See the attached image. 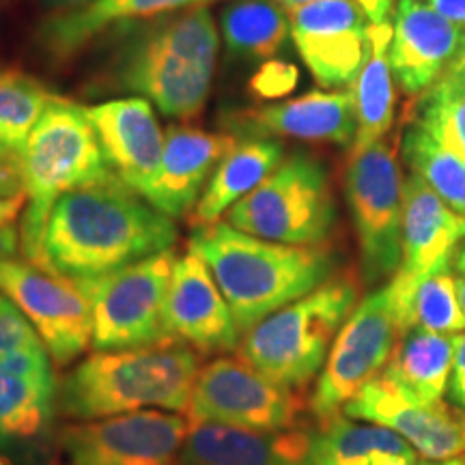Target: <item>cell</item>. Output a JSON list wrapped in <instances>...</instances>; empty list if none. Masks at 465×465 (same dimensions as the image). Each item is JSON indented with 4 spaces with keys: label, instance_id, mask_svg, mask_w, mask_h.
Here are the masks:
<instances>
[{
    "label": "cell",
    "instance_id": "obj_13",
    "mask_svg": "<svg viewBox=\"0 0 465 465\" xmlns=\"http://www.w3.org/2000/svg\"><path fill=\"white\" fill-rule=\"evenodd\" d=\"M0 293L20 308L56 364L80 358L93 342L91 308L72 281L28 261H0Z\"/></svg>",
    "mask_w": 465,
    "mask_h": 465
},
{
    "label": "cell",
    "instance_id": "obj_47",
    "mask_svg": "<svg viewBox=\"0 0 465 465\" xmlns=\"http://www.w3.org/2000/svg\"><path fill=\"white\" fill-rule=\"evenodd\" d=\"M418 465H438V463H429V461H422V463H418Z\"/></svg>",
    "mask_w": 465,
    "mask_h": 465
},
{
    "label": "cell",
    "instance_id": "obj_4",
    "mask_svg": "<svg viewBox=\"0 0 465 465\" xmlns=\"http://www.w3.org/2000/svg\"><path fill=\"white\" fill-rule=\"evenodd\" d=\"M218 58V28L207 7L185 9L130 37L114 63L119 89L138 93L173 119L205 106Z\"/></svg>",
    "mask_w": 465,
    "mask_h": 465
},
{
    "label": "cell",
    "instance_id": "obj_31",
    "mask_svg": "<svg viewBox=\"0 0 465 465\" xmlns=\"http://www.w3.org/2000/svg\"><path fill=\"white\" fill-rule=\"evenodd\" d=\"M56 95L20 72H0V158L15 160Z\"/></svg>",
    "mask_w": 465,
    "mask_h": 465
},
{
    "label": "cell",
    "instance_id": "obj_25",
    "mask_svg": "<svg viewBox=\"0 0 465 465\" xmlns=\"http://www.w3.org/2000/svg\"><path fill=\"white\" fill-rule=\"evenodd\" d=\"M284 160V147L274 138H246L237 143L226 158L220 162L216 171L203 190L194 212L192 224L207 226L220 223L243 196L270 177Z\"/></svg>",
    "mask_w": 465,
    "mask_h": 465
},
{
    "label": "cell",
    "instance_id": "obj_18",
    "mask_svg": "<svg viewBox=\"0 0 465 465\" xmlns=\"http://www.w3.org/2000/svg\"><path fill=\"white\" fill-rule=\"evenodd\" d=\"M465 31L424 0H399L392 22L391 67L407 95L429 91L452 65Z\"/></svg>",
    "mask_w": 465,
    "mask_h": 465
},
{
    "label": "cell",
    "instance_id": "obj_48",
    "mask_svg": "<svg viewBox=\"0 0 465 465\" xmlns=\"http://www.w3.org/2000/svg\"><path fill=\"white\" fill-rule=\"evenodd\" d=\"M0 465H7V463H5V461H3V459H0Z\"/></svg>",
    "mask_w": 465,
    "mask_h": 465
},
{
    "label": "cell",
    "instance_id": "obj_11",
    "mask_svg": "<svg viewBox=\"0 0 465 465\" xmlns=\"http://www.w3.org/2000/svg\"><path fill=\"white\" fill-rule=\"evenodd\" d=\"M304 407L298 391L267 380L246 360L220 356L199 371L188 416L257 431H289L298 429Z\"/></svg>",
    "mask_w": 465,
    "mask_h": 465
},
{
    "label": "cell",
    "instance_id": "obj_26",
    "mask_svg": "<svg viewBox=\"0 0 465 465\" xmlns=\"http://www.w3.org/2000/svg\"><path fill=\"white\" fill-rule=\"evenodd\" d=\"M392 25H369L366 28V56L351 86L356 108V141L351 151H362L386 138L394 121V84L391 67Z\"/></svg>",
    "mask_w": 465,
    "mask_h": 465
},
{
    "label": "cell",
    "instance_id": "obj_3",
    "mask_svg": "<svg viewBox=\"0 0 465 465\" xmlns=\"http://www.w3.org/2000/svg\"><path fill=\"white\" fill-rule=\"evenodd\" d=\"M201 371L199 351L179 341L95 351L58 388V410L78 422L143 410L188 411Z\"/></svg>",
    "mask_w": 465,
    "mask_h": 465
},
{
    "label": "cell",
    "instance_id": "obj_33",
    "mask_svg": "<svg viewBox=\"0 0 465 465\" xmlns=\"http://www.w3.org/2000/svg\"><path fill=\"white\" fill-rule=\"evenodd\" d=\"M416 124L465 160V75L444 72L424 91Z\"/></svg>",
    "mask_w": 465,
    "mask_h": 465
},
{
    "label": "cell",
    "instance_id": "obj_6",
    "mask_svg": "<svg viewBox=\"0 0 465 465\" xmlns=\"http://www.w3.org/2000/svg\"><path fill=\"white\" fill-rule=\"evenodd\" d=\"M356 306V282L330 278L250 328L242 336L240 358L278 386L300 392L322 373L336 334Z\"/></svg>",
    "mask_w": 465,
    "mask_h": 465
},
{
    "label": "cell",
    "instance_id": "obj_42",
    "mask_svg": "<svg viewBox=\"0 0 465 465\" xmlns=\"http://www.w3.org/2000/svg\"><path fill=\"white\" fill-rule=\"evenodd\" d=\"M25 207H26V196L25 194L0 196V226L15 223V218L20 216V212Z\"/></svg>",
    "mask_w": 465,
    "mask_h": 465
},
{
    "label": "cell",
    "instance_id": "obj_39",
    "mask_svg": "<svg viewBox=\"0 0 465 465\" xmlns=\"http://www.w3.org/2000/svg\"><path fill=\"white\" fill-rule=\"evenodd\" d=\"M450 270H452V278H455V291H457L459 306H461V311L465 315V240L459 243L455 254H452Z\"/></svg>",
    "mask_w": 465,
    "mask_h": 465
},
{
    "label": "cell",
    "instance_id": "obj_36",
    "mask_svg": "<svg viewBox=\"0 0 465 465\" xmlns=\"http://www.w3.org/2000/svg\"><path fill=\"white\" fill-rule=\"evenodd\" d=\"M446 394H449V403L465 410V332L457 336L455 358H452V371Z\"/></svg>",
    "mask_w": 465,
    "mask_h": 465
},
{
    "label": "cell",
    "instance_id": "obj_30",
    "mask_svg": "<svg viewBox=\"0 0 465 465\" xmlns=\"http://www.w3.org/2000/svg\"><path fill=\"white\" fill-rule=\"evenodd\" d=\"M220 22L229 54L246 61H270L291 37L289 14L276 0H237Z\"/></svg>",
    "mask_w": 465,
    "mask_h": 465
},
{
    "label": "cell",
    "instance_id": "obj_15",
    "mask_svg": "<svg viewBox=\"0 0 465 465\" xmlns=\"http://www.w3.org/2000/svg\"><path fill=\"white\" fill-rule=\"evenodd\" d=\"M291 39L325 89L351 84L366 56V20L356 0H317L289 14Z\"/></svg>",
    "mask_w": 465,
    "mask_h": 465
},
{
    "label": "cell",
    "instance_id": "obj_17",
    "mask_svg": "<svg viewBox=\"0 0 465 465\" xmlns=\"http://www.w3.org/2000/svg\"><path fill=\"white\" fill-rule=\"evenodd\" d=\"M110 171L127 188L144 196L160 168L166 134L153 104L144 97H121L84 106Z\"/></svg>",
    "mask_w": 465,
    "mask_h": 465
},
{
    "label": "cell",
    "instance_id": "obj_5",
    "mask_svg": "<svg viewBox=\"0 0 465 465\" xmlns=\"http://www.w3.org/2000/svg\"><path fill=\"white\" fill-rule=\"evenodd\" d=\"M17 173L26 196L22 254L33 265L42 257L45 223L54 203L75 188L114 177L84 106L61 97L50 104L28 136L17 155Z\"/></svg>",
    "mask_w": 465,
    "mask_h": 465
},
{
    "label": "cell",
    "instance_id": "obj_37",
    "mask_svg": "<svg viewBox=\"0 0 465 465\" xmlns=\"http://www.w3.org/2000/svg\"><path fill=\"white\" fill-rule=\"evenodd\" d=\"M433 11L465 31V0H424Z\"/></svg>",
    "mask_w": 465,
    "mask_h": 465
},
{
    "label": "cell",
    "instance_id": "obj_14",
    "mask_svg": "<svg viewBox=\"0 0 465 465\" xmlns=\"http://www.w3.org/2000/svg\"><path fill=\"white\" fill-rule=\"evenodd\" d=\"M342 414L392 429L427 461L465 455V410L446 401L420 403L383 373L366 383Z\"/></svg>",
    "mask_w": 465,
    "mask_h": 465
},
{
    "label": "cell",
    "instance_id": "obj_1",
    "mask_svg": "<svg viewBox=\"0 0 465 465\" xmlns=\"http://www.w3.org/2000/svg\"><path fill=\"white\" fill-rule=\"evenodd\" d=\"M174 242V220L113 177L54 203L37 267L65 281H84L155 257Z\"/></svg>",
    "mask_w": 465,
    "mask_h": 465
},
{
    "label": "cell",
    "instance_id": "obj_40",
    "mask_svg": "<svg viewBox=\"0 0 465 465\" xmlns=\"http://www.w3.org/2000/svg\"><path fill=\"white\" fill-rule=\"evenodd\" d=\"M371 25H383L392 14V0H356Z\"/></svg>",
    "mask_w": 465,
    "mask_h": 465
},
{
    "label": "cell",
    "instance_id": "obj_27",
    "mask_svg": "<svg viewBox=\"0 0 465 465\" xmlns=\"http://www.w3.org/2000/svg\"><path fill=\"white\" fill-rule=\"evenodd\" d=\"M457 336L407 330L383 375L420 403H440L449 391Z\"/></svg>",
    "mask_w": 465,
    "mask_h": 465
},
{
    "label": "cell",
    "instance_id": "obj_12",
    "mask_svg": "<svg viewBox=\"0 0 465 465\" xmlns=\"http://www.w3.org/2000/svg\"><path fill=\"white\" fill-rule=\"evenodd\" d=\"M190 420L166 410H143L63 429L72 465H177Z\"/></svg>",
    "mask_w": 465,
    "mask_h": 465
},
{
    "label": "cell",
    "instance_id": "obj_32",
    "mask_svg": "<svg viewBox=\"0 0 465 465\" xmlns=\"http://www.w3.org/2000/svg\"><path fill=\"white\" fill-rule=\"evenodd\" d=\"M403 160L441 201L465 216V160L435 141L420 124L403 136Z\"/></svg>",
    "mask_w": 465,
    "mask_h": 465
},
{
    "label": "cell",
    "instance_id": "obj_44",
    "mask_svg": "<svg viewBox=\"0 0 465 465\" xmlns=\"http://www.w3.org/2000/svg\"><path fill=\"white\" fill-rule=\"evenodd\" d=\"M446 72H455V74L465 75V39H463V45H461V50H459L457 58L452 61V65L446 69Z\"/></svg>",
    "mask_w": 465,
    "mask_h": 465
},
{
    "label": "cell",
    "instance_id": "obj_2",
    "mask_svg": "<svg viewBox=\"0 0 465 465\" xmlns=\"http://www.w3.org/2000/svg\"><path fill=\"white\" fill-rule=\"evenodd\" d=\"M188 250L205 261L242 336L328 282L336 267L328 248L267 242L226 223L196 226Z\"/></svg>",
    "mask_w": 465,
    "mask_h": 465
},
{
    "label": "cell",
    "instance_id": "obj_21",
    "mask_svg": "<svg viewBox=\"0 0 465 465\" xmlns=\"http://www.w3.org/2000/svg\"><path fill=\"white\" fill-rule=\"evenodd\" d=\"M190 420V418H188ZM311 431H257L190 420L177 465H306Z\"/></svg>",
    "mask_w": 465,
    "mask_h": 465
},
{
    "label": "cell",
    "instance_id": "obj_24",
    "mask_svg": "<svg viewBox=\"0 0 465 465\" xmlns=\"http://www.w3.org/2000/svg\"><path fill=\"white\" fill-rule=\"evenodd\" d=\"M201 3L205 0H91L83 7L48 17L39 28V39L48 54L65 61L108 28L190 9Z\"/></svg>",
    "mask_w": 465,
    "mask_h": 465
},
{
    "label": "cell",
    "instance_id": "obj_9",
    "mask_svg": "<svg viewBox=\"0 0 465 465\" xmlns=\"http://www.w3.org/2000/svg\"><path fill=\"white\" fill-rule=\"evenodd\" d=\"M403 182L388 138L349 155L345 201L356 229L362 278L371 287L391 281L399 272Z\"/></svg>",
    "mask_w": 465,
    "mask_h": 465
},
{
    "label": "cell",
    "instance_id": "obj_38",
    "mask_svg": "<svg viewBox=\"0 0 465 465\" xmlns=\"http://www.w3.org/2000/svg\"><path fill=\"white\" fill-rule=\"evenodd\" d=\"M15 194H22L17 162L0 158V196H15Z\"/></svg>",
    "mask_w": 465,
    "mask_h": 465
},
{
    "label": "cell",
    "instance_id": "obj_45",
    "mask_svg": "<svg viewBox=\"0 0 465 465\" xmlns=\"http://www.w3.org/2000/svg\"><path fill=\"white\" fill-rule=\"evenodd\" d=\"M438 465H465V455H459L455 459H449V461H440Z\"/></svg>",
    "mask_w": 465,
    "mask_h": 465
},
{
    "label": "cell",
    "instance_id": "obj_34",
    "mask_svg": "<svg viewBox=\"0 0 465 465\" xmlns=\"http://www.w3.org/2000/svg\"><path fill=\"white\" fill-rule=\"evenodd\" d=\"M35 345H44L42 336L33 328L25 312L0 293V356Z\"/></svg>",
    "mask_w": 465,
    "mask_h": 465
},
{
    "label": "cell",
    "instance_id": "obj_7",
    "mask_svg": "<svg viewBox=\"0 0 465 465\" xmlns=\"http://www.w3.org/2000/svg\"><path fill=\"white\" fill-rule=\"evenodd\" d=\"M224 223L267 242L322 246L336 224L330 174L311 155H289L259 188L229 209Z\"/></svg>",
    "mask_w": 465,
    "mask_h": 465
},
{
    "label": "cell",
    "instance_id": "obj_29",
    "mask_svg": "<svg viewBox=\"0 0 465 465\" xmlns=\"http://www.w3.org/2000/svg\"><path fill=\"white\" fill-rule=\"evenodd\" d=\"M56 407V380H31L0 364V449L42 440L50 431Z\"/></svg>",
    "mask_w": 465,
    "mask_h": 465
},
{
    "label": "cell",
    "instance_id": "obj_41",
    "mask_svg": "<svg viewBox=\"0 0 465 465\" xmlns=\"http://www.w3.org/2000/svg\"><path fill=\"white\" fill-rule=\"evenodd\" d=\"M17 246H22V235L17 226L14 223L0 226V261L14 259Z\"/></svg>",
    "mask_w": 465,
    "mask_h": 465
},
{
    "label": "cell",
    "instance_id": "obj_10",
    "mask_svg": "<svg viewBox=\"0 0 465 465\" xmlns=\"http://www.w3.org/2000/svg\"><path fill=\"white\" fill-rule=\"evenodd\" d=\"M401 336L403 330L386 282L353 308L336 334L308 403L319 422L341 416L349 401L383 373Z\"/></svg>",
    "mask_w": 465,
    "mask_h": 465
},
{
    "label": "cell",
    "instance_id": "obj_16",
    "mask_svg": "<svg viewBox=\"0 0 465 465\" xmlns=\"http://www.w3.org/2000/svg\"><path fill=\"white\" fill-rule=\"evenodd\" d=\"M164 325L173 341L207 356L240 349L242 332L229 302L205 261L190 250L174 259L164 302Z\"/></svg>",
    "mask_w": 465,
    "mask_h": 465
},
{
    "label": "cell",
    "instance_id": "obj_28",
    "mask_svg": "<svg viewBox=\"0 0 465 465\" xmlns=\"http://www.w3.org/2000/svg\"><path fill=\"white\" fill-rule=\"evenodd\" d=\"M388 284L403 334L414 328L438 334H452L461 330L465 332V315L457 300L450 261L438 265L418 281L392 276Z\"/></svg>",
    "mask_w": 465,
    "mask_h": 465
},
{
    "label": "cell",
    "instance_id": "obj_8",
    "mask_svg": "<svg viewBox=\"0 0 465 465\" xmlns=\"http://www.w3.org/2000/svg\"><path fill=\"white\" fill-rule=\"evenodd\" d=\"M174 248L110 274L72 281L89 302L95 351H124L173 341L164 325V302Z\"/></svg>",
    "mask_w": 465,
    "mask_h": 465
},
{
    "label": "cell",
    "instance_id": "obj_43",
    "mask_svg": "<svg viewBox=\"0 0 465 465\" xmlns=\"http://www.w3.org/2000/svg\"><path fill=\"white\" fill-rule=\"evenodd\" d=\"M276 3L281 5V7L287 11V14H293L295 9L306 7V5H311V3H317V0H276Z\"/></svg>",
    "mask_w": 465,
    "mask_h": 465
},
{
    "label": "cell",
    "instance_id": "obj_23",
    "mask_svg": "<svg viewBox=\"0 0 465 465\" xmlns=\"http://www.w3.org/2000/svg\"><path fill=\"white\" fill-rule=\"evenodd\" d=\"M420 455L407 440L381 424L345 414L311 431L306 465H418Z\"/></svg>",
    "mask_w": 465,
    "mask_h": 465
},
{
    "label": "cell",
    "instance_id": "obj_20",
    "mask_svg": "<svg viewBox=\"0 0 465 465\" xmlns=\"http://www.w3.org/2000/svg\"><path fill=\"white\" fill-rule=\"evenodd\" d=\"M237 143L235 134L173 125L166 132L158 173L143 199L173 220L188 216L194 212L209 177Z\"/></svg>",
    "mask_w": 465,
    "mask_h": 465
},
{
    "label": "cell",
    "instance_id": "obj_35",
    "mask_svg": "<svg viewBox=\"0 0 465 465\" xmlns=\"http://www.w3.org/2000/svg\"><path fill=\"white\" fill-rule=\"evenodd\" d=\"M300 80L298 67L291 63L270 58L257 69V74L250 78V91L259 97V100H282L291 91L295 89Z\"/></svg>",
    "mask_w": 465,
    "mask_h": 465
},
{
    "label": "cell",
    "instance_id": "obj_19",
    "mask_svg": "<svg viewBox=\"0 0 465 465\" xmlns=\"http://www.w3.org/2000/svg\"><path fill=\"white\" fill-rule=\"evenodd\" d=\"M224 124L248 138L289 136L339 147L353 144L358 130L351 91H311L289 102L242 110Z\"/></svg>",
    "mask_w": 465,
    "mask_h": 465
},
{
    "label": "cell",
    "instance_id": "obj_46",
    "mask_svg": "<svg viewBox=\"0 0 465 465\" xmlns=\"http://www.w3.org/2000/svg\"><path fill=\"white\" fill-rule=\"evenodd\" d=\"M58 3H63V5H86V3H91V0H58Z\"/></svg>",
    "mask_w": 465,
    "mask_h": 465
},
{
    "label": "cell",
    "instance_id": "obj_22",
    "mask_svg": "<svg viewBox=\"0 0 465 465\" xmlns=\"http://www.w3.org/2000/svg\"><path fill=\"white\" fill-rule=\"evenodd\" d=\"M465 240V216L450 209L411 173L403 182V229L401 265L394 276L418 281L452 259Z\"/></svg>",
    "mask_w": 465,
    "mask_h": 465
}]
</instances>
